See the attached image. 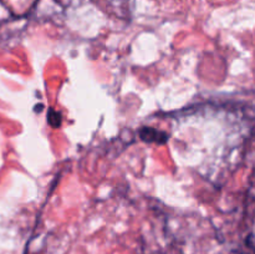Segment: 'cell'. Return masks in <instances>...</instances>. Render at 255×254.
<instances>
[{"instance_id": "cell-1", "label": "cell", "mask_w": 255, "mask_h": 254, "mask_svg": "<svg viewBox=\"0 0 255 254\" xmlns=\"http://www.w3.org/2000/svg\"><path fill=\"white\" fill-rule=\"evenodd\" d=\"M139 136H141V138L146 142H157V143H163V142L159 139V137L167 141L166 133H162V132L157 131V129L151 128V127H143V128L139 131Z\"/></svg>"}, {"instance_id": "cell-2", "label": "cell", "mask_w": 255, "mask_h": 254, "mask_svg": "<svg viewBox=\"0 0 255 254\" xmlns=\"http://www.w3.org/2000/svg\"><path fill=\"white\" fill-rule=\"evenodd\" d=\"M49 124L54 127H59L61 125V115L59 112L50 110L49 112Z\"/></svg>"}]
</instances>
